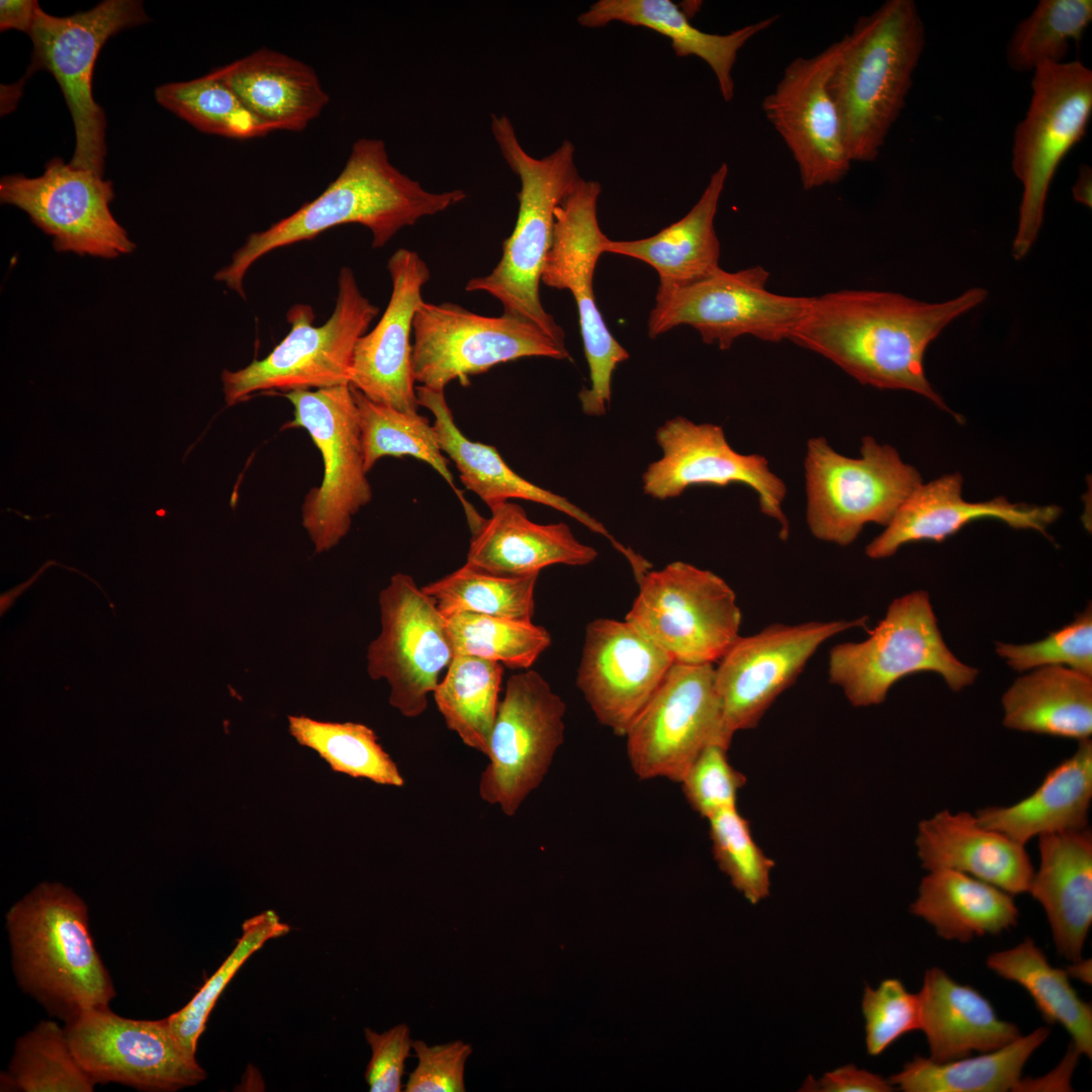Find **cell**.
Here are the masks:
<instances>
[{
	"mask_svg": "<svg viewBox=\"0 0 1092 1092\" xmlns=\"http://www.w3.org/2000/svg\"><path fill=\"white\" fill-rule=\"evenodd\" d=\"M364 1034L371 1049V1058L365 1071L369 1091H401L405 1061L413 1049L410 1027L405 1023H399L380 1033L365 1028Z\"/></svg>",
	"mask_w": 1092,
	"mask_h": 1092,
	"instance_id": "11a10c76",
	"label": "cell"
},
{
	"mask_svg": "<svg viewBox=\"0 0 1092 1092\" xmlns=\"http://www.w3.org/2000/svg\"><path fill=\"white\" fill-rule=\"evenodd\" d=\"M984 288L929 303L900 293L843 289L813 296L790 341L833 362L859 383L918 393L948 411L928 382V345L953 320L981 304Z\"/></svg>",
	"mask_w": 1092,
	"mask_h": 1092,
	"instance_id": "6da1fadb",
	"label": "cell"
},
{
	"mask_svg": "<svg viewBox=\"0 0 1092 1092\" xmlns=\"http://www.w3.org/2000/svg\"><path fill=\"white\" fill-rule=\"evenodd\" d=\"M804 1091L819 1092H890L894 1086L878 1074L853 1065H846L823 1075L819 1080L810 1077L803 1084Z\"/></svg>",
	"mask_w": 1092,
	"mask_h": 1092,
	"instance_id": "9f6ffc18",
	"label": "cell"
},
{
	"mask_svg": "<svg viewBox=\"0 0 1092 1092\" xmlns=\"http://www.w3.org/2000/svg\"><path fill=\"white\" fill-rule=\"evenodd\" d=\"M867 619L796 625L775 623L751 636H740L715 667L720 741L730 747L736 732L755 728L777 698L795 682L821 644L834 635L863 626Z\"/></svg>",
	"mask_w": 1092,
	"mask_h": 1092,
	"instance_id": "ac0fdd59",
	"label": "cell"
},
{
	"mask_svg": "<svg viewBox=\"0 0 1092 1092\" xmlns=\"http://www.w3.org/2000/svg\"><path fill=\"white\" fill-rule=\"evenodd\" d=\"M840 40L828 88L851 163L873 162L906 104L925 46L912 0H887Z\"/></svg>",
	"mask_w": 1092,
	"mask_h": 1092,
	"instance_id": "3957f363",
	"label": "cell"
},
{
	"mask_svg": "<svg viewBox=\"0 0 1092 1092\" xmlns=\"http://www.w3.org/2000/svg\"><path fill=\"white\" fill-rule=\"evenodd\" d=\"M920 1030L929 1059L945 1063L1000 1049L1021 1035L1018 1026L998 1017L978 990L954 981L938 967L926 970L917 993Z\"/></svg>",
	"mask_w": 1092,
	"mask_h": 1092,
	"instance_id": "4dcf8cb0",
	"label": "cell"
},
{
	"mask_svg": "<svg viewBox=\"0 0 1092 1092\" xmlns=\"http://www.w3.org/2000/svg\"><path fill=\"white\" fill-rule=\"evenodd\" d=\"M351 388L358 411L365 470L368 472L384 456H412L436 470L464 503L465 498L455 486L434 425L418 412H402L372 401L359 390Z\"/></svg>",
	"mask_w": 1092,
	"mask_h": 1092,
	"instance_id": "60d3db41",
	"label": "cell"
},
{
	"mask_svg": "<svg viewBox=\"0 0 1092 1092\" xmlns=\"http://www.w3.org/2000/svg\"><path fill=\"white\" fill-rule=\"evenodd\" d=\"M655 441L661 457L642 474L644 493L665 500L694 485L740 483L757 493L760 511L779 523L780 537L788 539L790 526L783 512L787 487L763 456L734 450L720 426L682 417L664 422L655 432Z\"/></svg>",
	"mask_w": 1092,
	"mask_h": 1092,
	"instance_id": "7402d4cb",
	"label": "cell"
},
{
	"mask_svg": "<svg viewBox=\"0 0 1092 1092\" xmlns=\"http://www.w3.org/2000/svg\"><path fill=\"white\" fill-rule=\"evenodd\" d=\"M64 1027L77 1060L96 1084L172 1092L206 1078L196 1054L181 1043L167 1017L125 1018L108 1007L82 1012Z\"/></svg>",
	"mask_w": 1092,
	"mask_h": 1092,
	"instance_id": "ffe728a7",
	"label": "cell"
},
{
	"mask_svg": "<svg viewBox=\"0 0 1092 1092\" xmlns=\"http://www.w3.org/2000/svg\"><path fill=\"white\" fill-rule=\"evenodd\" d=\"M1013 897L967 874L936 869L922 878L910 912L939 937L966 943L1016 926L1019 911Z\"/></svg>",
	"mask_w": 1092,
	"mask_h": 1092,
	"instance_id": "d590c367",
	"label": "cell"
},
{
	"mask_svg": "<svg viewBox=\"0 0 1092 1092\" xmlns=\"http://www.w3.org/2000/svg\"><path fill=\"white\" fill-rule=\"evenodd\" d=\"M861 1010L870 1056H880L903 1035L920 1030L918 995L898 979H886L876 989L866 986Z\"/></svg>",
	"mask_w": 1092,
	"mask_h": 1092,
	"instance_id": "816d5d0a",
	"label": "cell"
},
{
	"mask_svg": "<svg viewBox=\"0 0 1092 1092\" xmlns=\"http://www.w3.org/2000/svg\"><path fill=\"white\" fill-rule=\"evenodd\" d=\"M417 395L420 406L433 414L440 447L455 464L462 483L488 508L512 498L551 507L609 539L621 554H628L629 548L616 541L603 524L582 509L516 473L493 446L469 440L456 425L444 390L419 385Z\"/></svg>",
	"mask_w": 1092,
	"mask_h": 1092,
	"instance_id": "f546056e",
	"label": "cell"
},
{
	"mask_svg": "<svg viewBox=\"0 0 1092 1092\" xmlns=\"http://www.w3.org/2000/svg\"><path fill=\"white\" fill-rule=\"evenodd\" d=\"M720 722L714 664L673 662L624 736L633 772L679 783L709 743L721 742Z\"/></svg>",
	"mask_w": 1092,
	"mask_h": 1092,
	"instance_id": "44dd1931",
	"label": "cell"
},
{
	"mask_svg": "<svg viewBox=\"0 0 1092 1092\" xmlns=\"http://www.w3.org/2000/svg\"><path fill=\"white\" fill-rule=\"evenodd\" d=\"M413 335L415 381L435 390L453 380L467 386L469 376L524 357L569 358L566 347L527 320L505 312L485 316L452 302L424 301Z\"/></svg>",
	"mask_w": 1092,
	"mask_h": 1092,
	"instance_id": "9a60e30c",
	"label": "cell"
},
{
	"mask_svg": "<svg viewBox=\"0 0 1092 1092\" xmlns=\"http://www.w3.org/2000/svg\"><path fill=\"white\" fill-rule=\"evenodd\" d=\"M707 820L719 869L751 904L765 899L775 861L754 841L748 821L737 807L723 809Z\"/></svg>",
	"mask_w": 1092,
	"mask_h": 1092,
	"instance_id": "681fc988",
	"label": "cell"
},
{
	"mask_svg": "<svg viewBox=\"0 0 1092 1092\" xmlns=\"http://www.w3.org/2000/svg\"><path fill=\"white\" fill-rule=\"evenodd\" d=\"M779 18V15H772L730 33L716 34L694 26L687 14L670 0H599L582 12L577 21L588 28L618 21L665 36L677 57H697L710 67L722 98L730 102L735 87L732 71L739 51Z\"/></svg>",
	"mask_w": 1092,
	"mask_h": 1092,
	"instance_id": "d6a6232c",
	"label": "cell"
},
{
	"mask_svg": "<svg viewBox=\"0 0 1092 1092\" xmlns=\"http://www.w3.org/2000/svg\"><path fill=\"white\" fill-rule=\"evenodd\" d=\"M38 6L37 1L32 0H1V31L17 29L28 34Z\"/></svg>",
	"mask_w": 1092,
	"mask_h": 1092,
	"instance_id": "6f0895ef",
	"label": "cell"
},
{
	"mask_svg": "<svg viewBox=\"0 0 1092 1092\" xmlns=\"http://www.w3.org/2000/svg\"><path fill=\"white\" fill-rule=\"evenodd\" d=\"M915 845L926 871L953 870L1012 896L1028 893L1034 869L1025 845L985 827L969 812L943 810L920 821Z\"/></svg>",
	"mask_w": 1092,
	"mask_h": 1092,
	"instance_id": "83f0119b",
	"label": "cell"
},
{
	"mask_svg": "<svg viewBox=\"0 0 1092 1092\" xmlns=\"http://www.w3.org/2000/svg\"><path fill=\"white\" fill-rule=\"evenodd\" d=\"M729 747L719 741L709 743L689 766L679 784L689 805L701 817L737 807V796L746 777L728 760Z\"/></svg>",
	"mask_w": 1092,
	"mask_h": 1092,
	"instance_id": "f5cc1de1",
	"label": "cell"
},
{
	"mask_svg": "<svg viewBox=\"0 0 1092 1092\" xmlns=\"http://www.w3.org/2000/svg\"><path fill=\"white\" fill-rule=\"evenodd\" d=\"M601 192L599 182L580 178L556 207L553 242L541 276L546 286L567 289L575 300L590 381L578 398L582 412L594 417L606 414L613 373L629 358L607 327L593 288L595 269L609 239L598 220Z\"/></svg>",
	"mask_w": 1092,
	"mask_h": 1092,
	"instance_id": "4fadbf2b",
	"label": "cell"
},
{
	"mask_svg": "<svg viewBox=\"0 0 1092 1092\" xmlns=\"http://www.w3.org/2000/svg\"><path fill=\"white\" fill-rule=\"evenodd\" d=\"M539 573L509 576L464 564L442 578L422 586L440 613L450 617L468 612L532 621Z\"/></svg>",
	"mask_w": 1092,
	"mask_h": 1092,
	"instance_id": "ee69618b",
	"label": "cell"
},
{
	"mask_svg": "<svg viewBox=\"0 0 1092 1092\" xmlns=\"http://www.w3.org/2000/svg\"><path fill=\"white\" fill-rule=\"evenodd\" d=\"M418 1064L410 1074L405 1092H464L465 1065L472 1045L461 1039L429 1045L413 1039Z\"/></svg>",
	"mask_w": 1092,
	"mask_h": 1092,
	"instance_id": "db71d44e",
	"label": "cell"
},
{
	"mask_svg": "<svg viewBox=\"0 0 1092 1092\" xmlns=\"http://www.w3.org/2000/svg\"><path fill=\"white\" fill-rule=\"evenodd\" d=\"M337 287L334 310L324 325H313L311 306L294 304L287 311L288 334L266 357L239 370H222L226 406L260 392L287 393L350 384L356 343L366 334L379 308L362 294L351 268L340 270Z\"/></svg>",
	"mask_w": 1092,
	"mask_h": 1092,
	"instance_id": "8992f818",
	"label": "cell"
},
{
	"mask_svg": "<svg viewBox=\"0 0 1092 1092\" xmlns=\"http://www.w3.org/2000/svg\"><path fill=\"white\" fill-rule=\"evenodd\" d=\"M482 518L470 504L464 507L472 532L466 564L499 575L540 573L554 565L584 566L597 550L575 538L565 523L538 524L518 504L507 500L489 507Z\"/></svg>",
	"mask_w": 1092,
	"mask_h": 1092,
	"instance_id": "4316f807",
	"label": "cell"
},
{
	"mask_svg": "<svg viewBox=\"0 0 1092 1092\" xmlns=\"http://www.w3.org/2000/svg\"><path fill=\"white\" fill-rule=\"evenodd\" d=\"M769 272L760 265L728 272L721 268L695 282L658 286L648 317L651 339L688 325L705 344L729 349L742 336L765 342L790 340L813 296L774 293L766 288Z\"/></svg>",
	"mask_w": 1092,
	"mask_h": 1092,
	"instance_id": "8fae6325",
	"label": "cell"
},
{
	"mask_svg": "<svg viewBox=\"0 0 1092 1092\" xmlns=\"http://www.w3.org/2000/svg\"><path fill=\"white\" fill-rule=\"evenodd\" d=\"M1091 114L1092 71L1084 64L1044 63L1033 70L1029 106L1013 134L1011 167L1022 184L1012 245L1016 260L1036 241L1053 177L1085 135Z\"/></svg>",
	"mask_w": 1092,
	"mask_h": 1092,
	"instance_id": "ba28073f",
	"label": "cell"
},
{
	"mask_svg": "<svg viewBox=\"0 0 1092 1092\" xmlns=\"http://www.w3.org/2000/svg\"><path fill=\"white\" fill-rule=\"evenodd\" d=\"M959 473L919 484L899 508L886 529L867 547L873 559L892 556L908 543L941 542L967 524L980 519H996L1014 529H1032L1046 535V528L1061 515L1057 506L1012 504L1003 496L970 503L962 496Z\"/></svg>",
	"mask_w": 1092,
	"mask_h": 1092,
	"instance_id": "484cf974",
	"label": "cell"
},
{
	"mask_svg": "<svg viewBox=\"0 0 1092 1092\" xmlns=\"http://www.w3.org/2000/svg\"><path fill=\"white\" fill-rule=\"evenodd\" d=\"M455 655H471L512 669H528L551 645V636L532 621L462 612L446 618Z\"/></svg>",
	"mask_w": 1092,
	"mask_h": 1092,
	"instance_id": "bcb514c9",
	"label": "cell"
},
{
	"mask_svg": "<svg viewBox=\"0 0 1092 1092\" xmlns=\"http://www.w3.org/2000/svg\"><path fill=\"white\" fill-rule=\"evenodd\" d=\"M293 406L284 428H301L321 452L324 476L301 508L302 526L316 553L348 534L352 518L372 498L364 467L357 405L350 384L283 394Z\"/></svg>",
	"mask_w": 1092,
	"mask_h": 1092,
	"instance_id": "5bb4252c",
	"label": "cell"
},
{
	"mask_svg": "<svg viewBox=\"0 0 1092 1092\" xmlns=\"http://www.w3.org/2000/svg\"><path fill=\"white\" fill-rule=\"evenodd\" d=\"M1037 839L1039 867L1028 893L1043 908L1059 953L1076 962L1092 924V833L1085 828Z\"/></svg>",
	"mask_w": 1092,
	"mask_h": 1092,
	"instance_id": "f1b7e54d",
	"label": "cell"
},
{
	"mask_svg": "<svg viewBox=\"0 0 1092 1092\" xmlns=\"http://www.w3.org/2000/svg\"><path fill=\"white\" fill-rule=\"evenodd\" d=\"M807 524L813 536L846 546L868 523L887 526L922 483L917 469L890 445L862 438L860 457L836 452L823 437L807 443Z\"/></svg>",
	"mask_w": 1092,
	"mask_h": 1092,
	"instance_id": "9c48e42d",
	"label": "cell"
},
{
	"mask_svg": "<svg viewBox=\"0 0 1092 1092\" xmlns=\"http://www.w3.org/2000/svg\"><path fill=\"white\" fill-rule=\"evenodd\" d=\"M636 580L639 592L625 620L673 662L714 664L739 639L735 593L716 573L674 561Z\"/></svg>",
	"mask_w": 1092,
	"mask_h": 1092,
	"instance_id": "30bf717a",
	"label": "cell"
},
{
	"mask_svg": "<svg viewBox=\"0 0 1092 1092\" xmlns=\"http://www.w3.org/2000/svg\"><path fill=\"white\" fill-rule=\"evenodd\" d=\"M289 929L273 910L243 923L242 935L229 957L184 1007L167 1017L172 1031L188 1051L196 1054L211 1010L245 962L265 942L286 934Z\"/></svg>",
	"mask_w": 1092,
	"mask_h": 1092,
	"instance_id": "c3c4849f",
	"label": "cell"
},
{
	"mask_svg": "<svg viewBox=\"0 0 1092 1092\" xmlns=\"http://www.w3.org/2000/svg\"><path fill=\"white\" fill-rule=\"evenodd\" d=\"M490 128L504 160L520 179L519 209L499 262L489 274L468 280L465 290L488 293L505 313L535 324L565 347L564 331L544 309L539 285L553 242L555 209L581 178L574 145L563 141L551 154L535 158L522 147L507 115L492 114Z\"/></svg>",
	"mask_w": 1092,
	"mask_h": 1092,
	"instance_id": "5b68a950",
	"label": "cell"
},
{
	"mask_svg": "<svg viewBox=\"0 0 1092 1092\" xmlns=\"http://www.w3.org/2000/svg\"><path fill=\"white\" fill-rule=\"evenodd\" d=\"M672 664L628 621L600 618L586 626L576 686L599 723L624 737Z\"/></svg>",
	"mask_w": 1092,
	"mask_h": 1092,
	"instance_id": "cb8c5ba5",
	"label": "cell"
},
{
	"mask_svg": "<svg viewBox=\"0 0 1092 1092\" xmlns=\"http://www.w3.org/2000/svg\"><path fill=\"white\" fill-rule=\"evenodd\" d=\"M210 73L274 131L303 130L330 100L310 66L266 48Z\"/></svg>",
	"mask_w": 1092,
	"mask_h": 1092,
	"instance_id": "1f68e13d",
	"label": "cell"
},
{
	"mask_svg": "<svg viewBox=\"0 0 1092 1092\" xmlns=\"http://www.w3.org/2000/svg\"><path fill=\"white\" fill-rule=\"evenodd\" d=\"M1092 21L1091 0H1041L1021 20L1007 44L1006 60L1016 72L1044 63H1063Z\"/></svg>",
	"mask_w": 1092,
	"mask_h": 1092,
	"instance_id": "7dc6e473",
	"label": "cell"
},
{
	"mask_svg": "<svg viewBox=\"0 0 1092 1092\" xmlns=\"http://www.w3.org/2000/svg\"><path fill=\"white\" fill-rule=\"evenodd\" d=\"M996 652L1017 671L1065 666L1092 676L1091 607L1039 641L1021 645L998 642Z\"/></svg>",
	"mask_w": 1092,
	"mask_h": 1092,
	"instance_id": "f907efd6",
	"label": "cell"
},
{
	"mask_svg": "<svg viewBox=\"0 0 1092 1092\" xmlns=\"http://www.w3.org/2000/svg\"><path fill=\"white\" fill-rule=\"evenodd\" d=\"M155 96L163 107L205 133L249 140L274 131L211 73L161 85Z\"/></svg>",
	"mask_w": 1092,
	"mask_h": 1092,
	"instance_id": "f6af8a7d",
	"label": "cell"
},
{
	"mask_svg": "<svg viewBox=\"0 0 1092 1092\" xmlns=\"http://www.w3.org/2000/svg\"><path fill=\"white\" fill-rule=\"evenodd\" d=\"M1049 1035L1040 1026L995 1051L945 1063L915 1056L889 1081L905 1092L1015 1091L1026 1062Z\"/></svg>",
	"mask_w": 1092,
	"mask_h": 1092,
	"instance_id": "74e56055",
	"label": "cell"
},
{
	"mask_svg": "<svg viewBox=\"0 0 1092 1092\" xmlns=\"http://www.w3.org/2000/svg\"><path fill=\"white\" fill-rule=\"evenodd\" d=\"M986 965L997 976L1016 983L1032 998L1049 1023L1062 1025L1072 1038V1045L1092 1057V1007L1070 983L1065 969L1050 964L1043 951L1030 937L1017 945L992 952Z\"/></svg>",
	"mask_w": 1092,
	"mask_h": 1092,
	"instance_id": "f35d334b",
	"label": "cell"
},
{
	"mask_svg": "<svg viewBox=\"0 0 1092 1092\" xmlns=\"http://www.w3.org/2000/svg\"><path fill=\"white\" fill-rule=\"evenodd\" d=\"M1091 962H1092L1091 959L1083 960V958H1082L1079 961L1072 962V964L1065 970H1066L1069 977H1072V978H1074L1076 980H1079V981H1081L1082 983H1084L1086 985H1091V983H1092V965H1091Z\"/></svg>",
	"mask_w": 1092,
	"mask_h": 1092,
	"instance_id": "91938a15",
	"label": "cell"
},
{
	"mask_svg": "<svg viewBox=\"0 0 1092 1092\" xmlns=\"http://www.w3.org/2000/svg\"><path fill=\"white\" fill-rule=\"evenodd\" d=\"M926 671L956 692L978 674L948 649L925 590L895 599L866 640L837 644L828 658L829 681L855 707L882 704L898 680Z\"/></svg>",
	"mask_w": 1092,
	"mask_h": 1092,
	"instance_id": "52a82bcc",
	"label": "cell"
},
{
	"mask_svg": "<svg viewBox=\"0 0 1092 1092\" xmlns=\"http://www.w3.org/2000/svg\"><path fill=\"white\" fill-rule=\"evenodd\" d=\"M466 196L461 189L426 190L390 163L382 140L362 138L353 144L339 176L316 198L268 229L251 233L214 279L245 297L246 274L270 252L349 223L367 228L372 248L379 249L401 229L442 212Z\"/></svg>",
	"mask_w": 1092,
	"mask_h": 1092,
	"instance_id": "7a4b0ae2",
	"label": "cell"
},
{
	"mask_svg": "<svg viewBox=\"0 0 1092 1092\" xmlns=\"http://www.w3.org/2000/svg\"><path fill=\"white\" fill-rule=\"evenodd\" d=\"M13 972L49 1012L72 1019L108 1008L115 990L95 947L85 903L60 884L43 883L6 914Z\"/></svg>",
	"mask_w": 1092,
	"mask_h": 1092,
	"instance_id": "277c9868",
	"label": "cell"
},
{
	"mask_svg": "<svg viewBox=\"0 0 1092 1092\" xmlns=\"http://www.w3.org/2000/svg\"><path fill=\"white\" fill-rule=\"evenodd\" d=\"M148 21L141 2L105 0L90 10L55 16L38 6L28 35L29 71L46 70L58 82L76 135L71 166L103 174L106 120L92 91L94 66L108 38Z\"/></svg>",
	"mask_w": 1092,
	"mask_h": 1092,
	"instance_id": "7c38bea8",
	"label": "cell"
},
{
	"mask_svg": "<svg viewBox=\"0 0 1092 1092\" xmlns=\"http://www.w3.org/2000/svg\"><path fill=\"white\" fill-rule=\"evenodd\" d=\"M566 705L536 670L512 674L489 740L479 796L515 815L547 775L564 740Z\"/></svg>",
	"mask_w": 1092,
	"mask_h": 1092,
	"instance_id": "2e32d148",
	"label": "cell"
},
{
	"mask_svg": "<svg viewBox=\"0 0 1092 1092\" xmlns=\"http://www.w3.org/2000/svg\"><path fill=\"white\" fill-rule=\"evenodd\" d=\"M387 270L390 298L377 325L356 343L350 385L372 401L418 412L411 337L430 269L418 253L400 248L390 256Z\"/></svg>",
	"mask_w": 1092,
	"mask_h": 1092,
	"instance_id": "d4e9b609",
	"label": "cell"
},
{
	"mask_svg": "<svg viewBox=\"0 0 1092 1092\" xmlns=\"http://www.w3.org/2000/svg\"><path fill=\"white\" fill-rule=\"evenodd\" d=\"M504 665L488 659L455 655L433 696L447 727L465 745L488 756L499 705Z\"/></svg>",
	"mask_w": 1092,
	"mask_h": 1092,
	"instance_id": "ab89813d",
	"label": "cell"
},
{
	"mask_svg": "<svg viewBox=\"0 0 1092 1092\" xmlns=\"http://www.w3.org/2000/svg\"><path fill=\"white\" fill-rule=\"evenodd\" d=\"M378 602L381 631L368 647L367 671L388 682L393 708L416 718L455 656L446 618L405 573L391 576Z\"/></svg>",
	"mask_w": 1092,
	"mask_h": 1092,
	"instance_id": "e0dca14e",
	"label": "cell"
},
{
	"mask_svg": "<svg viewBox=\"0 0 1092 1092\" xmlns=\"http://www.w3.org/2000/svg\"><path fill=\"white\" fill-rule=\"evenodd\" d=\"M1072 193L1074 199L1091 207L1092 205V171L1088 165H1082L1079 168V174L1075 184L1072 187Z\"/></svg>",
	"mask_w": 1092,
	"mask_h": 1092,
	"instance_id": "680465c9",
	"label": "cell"
},
{
	"mask_svg": "<svg viewBox=\"0 0 1092 1092\" xmlns=\"http://www.w3.org/2000/svg\"><path fill=\"white\" fill-rule=\"evenodd\" d=\"M723 163L711 176L701 197L679 220L652 237L613 241L603 245L604 253L640 260L659 276V286H681L700 280L720 267V242L715 217L728 177Z\"/></svg>",
	"mask_w": 1092,
	"mask_h": 1092,
	"instance_id": "836d02e7",
	"label": "cell"
},
{
	"mask_svg": "<svg viewBox=\"0 0 1092 1092\" xmlns=\"http://www.w3.org/2000/svg\"><path fill=\"white\" fill-rule=\"evenodd\" d=\"M1003 724L1021 732L1076 739L1092 734V676L1042 666L1018 677L1002 697Z\"/></svg>",
	"mask_w": 1092,
	"mask_h": 1092,
	"instance_id": "8d00e7d4",
	"label": "cell"
},
{
	"mask_svg": "<svg viewBox=\"0 0 1092 1092\" xmlns=\"http://www.w3.org/2000/svg\"><path fill=\"white\" fill-rule=\"evenodd\" d=\"M112 183L103 174L50 160L41 175L3 176L0 199L23 210L50 236L57 252L114 259L135 244L110 210Z\"/></svg>",
	"mask_w": 1092,
	"mask_h": 1092,
	"instance_id": "d6986e66",
	"label": "cell"
},
{
	"mask_svg": "<svg viewBox=\"0 0 1092 1092\" xmlns=\"http://www.w3.org/2000/svg\"><path fill=\"white\" fill-rule=\"evenodd\" d=\"M839 53L837 40L813 57L792 60L761 102L765 118L797 164L805 190L836 184L851 168L828 88Z\"/></svg>",
	"mask_w": 1092,
	"mask_h": 1092,
	"instance_id": "603a6c76",
	"label": "cell"
},
{
	"mask_svg": "<svg viewBox=\"0 0 1092 1092\" xmlns=\"http://www.w3.org/2000/svg\"><path fill=\"white\" fill-rule=\"evenodd\" d=\"M290 735L314 750L334 771L375 784L402 787L404 780L375 732L355 722H326L288 716Z\"/></svg>",
	"mask_w": 1092,
	"mask_h": 1092,
	"instance_id": "b9f144b4",
	"label": "cell"
},
{
	"mask_svg": "<svg viewBox=\"0 0 1092 1092\" xmlns=\"http://www.w3.org/2000/svg\"><path fill=\"white\" fill-rule=\"evenodd\" d=\"M96 1083L77 1060L65 1027L40 1021L17 1039L1 1090L91 1092Z\"/></svg>",
	"mask_w": 1092,
	"mask_h": 1092,
	"instance_id": "7bdbcfd3",
	"label": "cell"
},
{
	"mask_svg": "<svg viewBox=\"0 0 1092 1092\" xmlns=\"http://www.w3.org/2000/svg\"><path fill=\"white\" fill-rule=\"evenodd\" d=\"M1092 800V741H1079L1076 751L1052 768L1037 789L1009 806L976 812L985 827L1025 845L1042 834L1088 828Z\"/></svg>",
	"mask_w": 1092,
	"mask_h": 1092,
	"instance_id": "e575fe53",
	"label": "cell"
}]
</instances>
